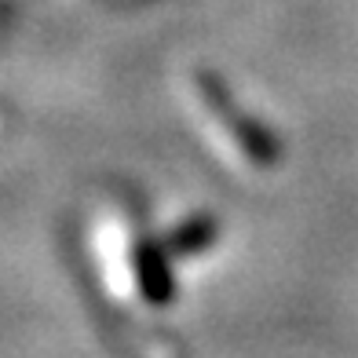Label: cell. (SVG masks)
I'll list each match as a JSON object with an SVG mask.
<instances>
[{
	"label": "cell",
	"mask_w": 358,
	"mask_h": 358,
	"mask_svg": "<svg viewBox=\"0 0 358 358\" xmlns=\"http://www.w3.org/2000/svg\"><path fill=\"white\" fill-rule=\"evenodd\" d=\"M92 249L110 296L128 307H165L169 249L146 238L128 208H103L92 227Z\"/></svg>",
	"instance_id": "cell-1"
},
{
	"label": "cell",
	"mask_w": 358,
	"mask_h": 358,
	"mask_svg": "<svg viewBox=\"0 0 358 358\" xmlns=\"http://www.w3.org/2000/svg\"><path fill=\"white\" fill-rule=\"evenodd\" d=\"M183 103L198 124L201 139L227 161L238 176H267L282 165V146L252 113H245L234 95L213 73L190 70L183 80Z\"/></svg>",
	"instance_id": "cell-2"
},
{
	"label": "cell",
	"mask_w": 358,
	"mask_h": 358,
	"mask_svg": "<svg viewBox=\"0 0 358 358\" xmlns=\"http://www.w3.org/2000/svg\"><path fill=\"white\" fill-rule=\"evenodd\" d=\"M213 241V220H205L201 213H187L172 231H169V252H201Z\"/></svg>",
	"instance_id": "cell-3"
}]
</instances>
